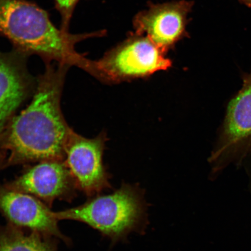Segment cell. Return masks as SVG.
Here are the masks:
<instances>
[{
  "label": "cell",
  "instance_id": "cell-1",
  "mask_svg": "<svg viewBox=\"0 0 251 251\" xmlns=\"http://www.w3.org/2000/svg\"><path fill=\"white\" fill-rule=\"evenodd\" d=\"M45 64L29 104L11 119L0 136V149L8 154L7 168L45 160L64 161L66 144L73 129L63 115L61 101L72 67L55 62Z\"/></svg>",
  "mask_w": 251,
  "mask_h": 251
},
{
  "label": "cell",
  "instance_id": "cell-2",
  "mask_svg": "<svg viewBox=\"0 0 251 251\" xmlns=\"http://www.w3.org/2000/svg\"><path fill=\"white\" fill-rule=\"evenodd\" d=\"M105 31L72 34L56 27L48 12L29 0H0V37L12 48L29 56H40L45 63H64L90 75L92 60L75 49L78 43L103 37Z\"/></svg>",
  "mask_w": 251,
  "mask_h": 251
},
{
  "label": "cell",
  "instance_id": "cell-3",
  "mask_svg": "<svg viewBox=\"0 0 251 251\" xmlns=\"http://www.w3.org/2000/svg\"><path fill=\"white\" fill-rule=\"evenodd\" d=\"M147 207L144 190L123 183L111 194L89 198L82 205L55 213L59 221L70 220L89 226L114 245L126 241L132 232H145L149 223Z\"/></svg>",
  "mask_w": 251,
  "mask_h": 251
},
{
  "label": "cell",
  "instance_id": "cell-4",
  "mask_svg": "<svg viewBox=\"0 0 251 251\" xmlns=\"http://www.w3.org/2000/svg\"><path fill=\"white\" fill-rule=\"evenodd\" d=\"M148 37L131 33L128 38L92 62V76L107 84L146 78L172 67V61Z\"/></svg>",
  "mask_w": 251,
  "mask_h": 251
},
{
  "label": "cell",
  "instance_id": "cell-5",
  "mask_svg": "<svg viewBox=\"0 0 251 251\" xmlns=\"http://www.w3.org/2000/svg\"><path fill=\"white\" fill-rule=\"evenodd\" d=\"M251 155V71L229 101L209 162L213 173L243 164Z\"/></svg>",
  "mask_w": 251,
  "mask_h": 251
},
{
  "label": "cell",
  "instance_id": "cell-6",
  "mask_svg": "<svg viewBox=\"0 0 251 251\" xmlns=\"http://www.w3.org/2000/svg\"><path fill=\"white\" fill-rule=\"evenodd\" d=\"M107 135L103 131L89 139L73 130L65 149L64 162L73 176L78 190L89 198L111 189V175L103 162Z\"/></svg>",
  "mask_w": 251,
  "mask_h": 251
},
{
  "label": "cell",
  "instance_id": "cell-7",
  "mask_svg": "<svg viewBox=\"0 0 251 251\" xmlns=\"http://www.w3.org/2000/svg\"><path fill=\"white\" fill-rule=\"evenodd\" d=\"M9 190L35 197L51 208L56 200L71 202L77 187L64 161L45 160L26 165L19 176L4 184Z\"/></svg>",
  "mask_w": 251,
  "mask_h": 251
},
{
  "label": "cell",
  "instance_id": "cell-8",
  "mask_svg": "<svg viewBox=\"0 0 251 251\" xmlns=\"http://www.w3.org/2000/svg\"><path fill=\"white\" fill-rule=\"evenodd\" d=\"M193 5L192 2L185 0L152 4L135 17V33L147 36L167 53L186 36L187 16Z\"/></svg>",
  "mask_w": 251,
  "mask_h": 251
},
{
  "label": "cell",
  "instance_id": "cell-9",
  "mask_svg": "<svg viewBox=\"0 0 251 251\" xmlns=\"http://www.w3.org/2000/svg\"><path fill=\"white\" fill-rule=\"evenodd\" d=\"M29 57L14 48L0 51V136L19 107L36 90L37 78L27 67Z\"/></svg>",
  "mask_w": 251,
  "mask_h": 251
},
{
  "label": "cell",
  "instance_id": "cell-10",
  "mask_svg": "<svg viewBox=\"0 0 251 251\" xmlns=\"http://www.w3.org/2000/svg\"><path fill=\"white\" fill-rule=\"evenodd\" d=\"M0 213L15 226L55 237L68 246L72 243L59 230L55 212L35 197L0 186Z\"/></svg>",
  "mask_w": 251,
  "mask_h": 251
},
{
  "label": "cell",
  "instance_id": "cell-11",
  "mask_svg": "<svg viewBox=\"0 0 251 251\" xmlns=\"http://www.w3.org/2000/svg\"><path fill=\"white\" fill-rule=\"evenodd\" d=\"M58 240L8 223L0 225V251H58Z\"/></svg>",
  "mask_w": 251,
  "mask_h": 251
},
{
  "label": "cell",
  "instance_id": "cell-12",
  "mask_svg": "<svg viewBox=\"0 0 251 251\" xmlns=\"http://www.w3.org/2000/svg\"><path fill=\"white\" fill-rule=\"evenodd\" d=\"M79 1L80 0H54L55 8L61 16L60 29L64 32H70L72 16Z\"/></svg>",
  "mask_w": 251,
  "mask_h": 251
},
{
  "label": "cell",
  "instance_id": "cell-13",
  "mask_svg": "<svg viewBox=\"0 0 251 251\" xmlns=\"http://www.w3.org/2000/svg\"><path fill=\"white\" fill-rule=\"evenodd\" d=\"M8 152L4 150L0 149V171L7 167Z\"/></svg>",
  "mask_w": 251,
  "mask_h": 251
},
{
  "label": "cell",
  "instance_id": "cell-14",
  "mask_svg": "<svg viewBox=\"0 0 251 251\" xmlns=\"http://www.w3.org/2000/svg\"><path fill=\"white\" fill-rule=\"evenodd\" d=\"M243 164H247L251 166V155L248 157V158L246 160H245V161L244 162Z\"/></svg>",
  "mask_w": 251,
  "mask_h": 251
},
{
  "label": "cell",
  "instance_id": "cell-15",
  "mask_svg": "<svg viewBox=\"0 0 251 251\" xmlns=\"http://www.w3.org/2000/svg\"><path fill=\"white\" fill-rule=\"evenodd\" d=\"M240 1L245 3V4L251 6V0H240Z\"/></svg>",
  "mask_w": 251,
  "mask_h": 251
}]
</instances>
